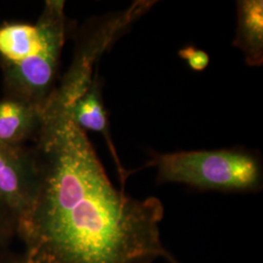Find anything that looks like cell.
Listing matches in <instances>:
<instances>
[{
  "label": "cell",
  "mask_w": 263,
  "mask_h": 263,
  "mask_svg": "<svg viewBox=\"0 0 263 263\" xmlns=\"http://www.w3.org/2000/svg\"><path fill=\"white\" fill-rule=\"evenodd\" d=\"M36 189L17 237L29 263H153L166 258L158 198L136 199L108 179L71 108L48 104L32 142Z\"/></svg>",
  "instance_id": "6da1fadb"
},
{
  "label": "cell",
  "mask_w": 263,
  "mask_h": 263,
  "mask_svg": "<svg viewBox=\"0 0 263 263\" xmlns=\"http://www.w3.org/2000/svg\"><path fill=\"white\" fill-rule=\"evenodd\" d=\"M0 263H29L24 254H19L11 249L0 254Z\"/></svg>",
  "instance_id": "7c38bea8"
},
{
  "label": "cell",
  "mask_w": 263,
  "mask_h": 263,
  "mask_svg": "<svg viewBox=\"0 0 263 263\" xmlns=\"http://www.w3.org/2000/svg\"><path fill=\"white\" fill-rule=\"evenodd\" d=\"M43 122V111L20 101L0 100V142L28 145L35 141Z\"/></svg>",
  "instance_id": "8992f818"
},
{
  "label": "cell",
  "mask_w": 263,
  "mask_h": 263,
  "mask_svg": "<svg viewBox=\"0 0 263 263\" xmlns=\"http://www.w3.org/2000/svg\"><path fill=\"white\" fill-rule=\"evenodd\" d=\"M165 259L168 261V263H181L179 260H178V258L172 253H169V254L166 256Z\"/></svg>",
  "instance_id": "4fadbf2b"
},
{
  "label": "cell",
  "mask_w": 263,
  "mask_h": 263,
  "mask_svg": "<svg viewBox=\"0 0 263 263\" xmlns=\"http://www.w3.org/2000/svg\"><path fill=\"white\" fill-rule=\"evenodd\" d=\"M179 56L187 63L190 68L195 71H202L206 69L210 63V57L205 51L192 46L180 49Z\"/></svg>",
  "instance_id": "8fae6325"
},
{
  "label": "cell",
  "mask_w": 263,
  "mask_h": 263,
  "mask_svg": "<svg viewBox=\"0 0 263 263\" xmlns=\"http://www.w3.org/2000/svg\"><path fill=\"white\" fill-rule=\"evenodd\" d=\"M151 1H138L126 11L91 21L83 28L76 44L72 63L50 101L72 107L91 84L96 65L114 38L152 6Z\"/></svg>",
  "instance_id": "277c9868"
},
{
  "label": "cell",
  "mask_w": 263,
  "mask_h": 263,
  "mask_svg": "<svg viewBox=\"0 0 263 263\" xmlns=\"http://www.w3.org/2000/svg\"><path fill=\"white\" fill-rule=\"evenodd\" d=\"M40 45L37 25L5 23L0 26V66L19 64L33 55Z\"/></svg>",
  "instance_id": "9c48e42d"
},
{
  "label": "cell",
  "mask_w": 263,
  "mask_h": 263,
  "mask_svg": "<svg viewBox=\"0 0 263 263\" xmlns=\"http://www.w3.org/2000/svg\"><path fill=\"white\" fill-rule=\"evenodd\" d=\"M66 3L47 0L38 18L37 51L16 65L0 66L4 98L44 110L56 90L60 62L66 42Z\"/></svg>",
  "instance_id": "3957f363"
},
{
  "label": "cell",
  "mask_w": 263,
  "mask_h": 263,
  "mask_svg": "<svg viewBox=\"0 0 263 263\" xmlns=\"http://www.w3.org/2000/svg\"><path fill=\"white\" fill-rule=\"evenodd\" d=\"M36 189V169L31 145L0 142V200L17 219L27 214Z\"/></svg>",
  "instance_id": "5b68a950"
},
{
  "label": "cell",
  "mask_w": 263,
  "mask_h": 263,
  "mask_svg": "<svg viewBox=\"0 0 263 263\" xmlns=\"http://www.w3.org/2000/svg\"><path fill=\"white\" fill-rule=\"evenodd\" d=\"M146 167L159 183H180L203 191L257 192L262 169L254 154L236 149L154 154Z\"/></svg>",
  "instance_id": "7a4b0ae2"
},
{
  "label": "cell",
  "mask_w": 263,
  "mask_h": 263,
  "mask_svg": "<svg viewBox=\"0 0 263 263\" xmlns=\"http://www.w3.org/2000/svg\"><path fill=\"white\" fill-rule=\"evenodd\" d=\"M237 19L233 45L242 51L249 66H262V0L237 1Z\"/></svg>",
  "instance_id": "52a82bcc"
},
{
  "label": "cell",
  "mask_w": 263,
  "mask_h": 263,
  "mask_svg": "<svg viewBox=\"0 0 263 263\" xmlns=\"http://www.w3.org/2000/svg\"><path fill=\"white\" fill-rule=\"evenodd\" d=\"M71 115L76 125L83 131L86 132V130H88L97 132L101 133L104 136L110 151H112L113 157L117 166L119 167L118 170L120 172L121 179L124 183V180L127 179L128 175L121 167L120 162L115 153V149L113 147L111 137L108 129L107 114L103 103L102 88L99 81L98 71H96L94 78L91 84L89 85L88 89L80 96V98L72 105Z\"/></svg>",
  "instance_id": "ba28073f"
},
{
  "label": "cell",
  "mask_w": 263,
  "mask_h": 263,
  "mask_svg": "<svg viewBox=\"0 0 263 263\" xmlns=\"http://www.w3.org/2000/svg\"><path fill=\"white\" fill-rule=\"evenodd\" d=\"M17 219L14 214L0 200V254L9 250L17 237Z\"/></svg>",
  "instance_id": "30bf717a"
}]
</instances>
